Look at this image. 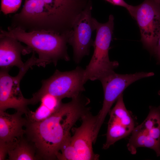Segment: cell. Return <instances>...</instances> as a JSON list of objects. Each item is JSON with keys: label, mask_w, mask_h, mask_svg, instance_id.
Wrapping results in <instances>:
<instances>
[{"label": "cell", "mask_w": 160, "mask_h": 160, "mask_svg": "<svg viewBox=\"0 0 160 160\" xmlns=\"http://www.w3.org/2000/svg\"><path fill=\"white\" fill-rule=\"evenodd\" d=\"M89 100L81 95L62 103L50 116L38 122L27 121L25 137L34 146L39 160L57 159L62 145L76 122L89 111Z\"/></svg>", "instance_id": "cell-1"}, {"label": "cell", "mask_w": 160, "mask_h": 160, "mask_svg": "<svg viewBox=\"0 0 160 160\" xmlns=\"http://www.w3.org/2000/svg\"><path fill=\"white\" fill-rule=\"evenodd\" d=\"M90 0H25L20 12L12 17L11 26L26 31H45L69 33L79 14Z\"/></svg>", "instance_id": "cell-2"}, {"label": "cell", "mask_w": 160, "mask_h": 160, "mask_svg": "<svg viewBox=\"0 0 160 160\" xmlns=\"http://www.w3.org/2000/svg\"><path fill=\"white\" fill-rule=\"evenodd\" d=\"M70 33L60 34L45 31L28 32L20 28L9 26L7 31L0 30V34L16 39L36 52L40 66L43 67L52 63L56 65L61 59L70 60L67 44Z\"/></svg>", "instance_id": "cell-3"}, {"label": "cell", "mask_w": 160, "mask_h": 160, "mask_svg": "<svg viewBox=\"0 0 160 160\" xmlns=\"http://www.w3.org/2000/svg\"><path fill=\"white\" fill-rule=\"evenodd\" d=\"M114 18L110 15L106 23H101L93 18L96 36L93 46L94 52L89 64L84 69V81L99 80L112 72L119 65L116 61H111L109 50L114 28Z\"/></svg>", "instance_id": "cell-4"}, {"label": "cell", "mask_w": 160, "mask_h": 160, "mask_svg": "<svg viewBox=\"0 0 160 160\" xmlns=\"http://www.w3.org/2000/svg\"><path fill=\"white\" fill-rule=\"evenodd\" d=\"M81 126L75 128L62 145L57 156L60 160H97L99 156L93 150L96 116L89 111L81 117Z\"/></svg>", "instance_id": "cell-5"}, {"label": "cell", "mask_w": 160, "mask_h": 160, "mask_svg": "<svg viewBox=\"0 0 160 160\" xmlns=\"http://www.w3.org/2000/svg\"><path fill=\"white\" fill-rule=\"evenodd\" d=\"M84 73V69L79 66L69 71L61 72L56 70L50 77L42 81L41 88L31 98L32 104L37 103L47 94L61 100L77 97L85 90Z\"/></svg>", "instance_id": "cell-6"}, {"label": "cell", "mask_w": 160, "mask_h": 160, "mask_svg": "<svg viewBox=\"0 0 160 160\" xmlns=\"http://www.w3.org/2000/svg\"><path fill=\"white\" fill-rule=\"evenodd\" d=\"M38 65V58L33 52L31 57L25 62L24 66L19 69V73L15 76L9 74V70L1 69L0 111L13 108L25 114L28 113L29 110L28 106L31 104V100L24 97L20 89V81L30 68Z\"/></svg>", "instance_id": "cell-7"}, {"label": "cell", "mask_w": 160, "mask_h": 160, "mask_svg": "<svg viewBox=\"0 0 160 160\" xmlns=\"http://www.w3.org/2000/svg\"><path fill=\"white\" fill-rule=\"evenodd\" d=\"M154 74L152 72H144L121 74L113 71L100 79L99 80L103 88L104 99L102 108L96 115L94 133L95 138H97L100 128L113 104L125 89L137 80L153 76Z\"/></svg>", "instance_id": "cell-8"}, {"label": "cell", "mask_w": 160, "mask_h": 160, "mask_svg": "<svg viewBox=\"0 0 160 160\" xmlns=\"http://www.w3.org/2000/svg\"><path fill=\"white\" fill-rule=\"evenodd\" d=\"M136 20L144 47L154 54L160 34V5L154 0H145L128 11Z\"/></svg>", "instance_id": "cell-9"}, {"label": "cell", "mask_w": 160, "mask_h": 160, "mask_svg": "<svg viewBox=\"0 0 160 160\" xmlns=\"http://www.w3.org/2000/svg\"><path fill=\"white\" fill-rule=\"evenodd\" d=\"M92 9L91 2L76 19L68 38V44L72 47L73 59L77 63L89 54L90 48L93 45L92 34L95 29Z\"/></svg>", "instance_id": "cell-10"}, {"label": "cell", "mask_w": 160, "mask_h": 160, "mask_svg": "<svg viewBox=\"0 0 160 160\" xmlns=\"http://www.w3.org/2000/svg\"><path fill=\"white\" fill-rule=\"evenodd\" d=\"M106 140L103 148L107 149L118 141L131 134L135 127V119L124 104L122 94L110 111Z\"/></svg>", "instance_id": "cell-11"}, {"label": "cell", "mask_w": 160, "mask_h": 160, "mask_svg": "<svg viewBox=\"0 0 160 160\" xmlns=\"http://www.w3.org/2000/svg\"><path fill=\"white\" fill-rule=\"evenodd\" d=\"M16 39L8 36L0 34V66L1 69H9L14 66L19 69L22 68L24 63L21 57L32 51L28 47L22 45Z\"/></svg>", "instance_id": "cell-12"}, {"label": "cell", "mask_w": 160, "mask_h": 160, "mask_svg": "<svg viewBox=\"0 0 160 160\" xmlns=\"http://www.w3.org/2000/svg\"><path fill=\"white\" fill-rule=\"evenodd\" d=\"M23 114L18 111L9 114L0 111V141L14 142L24 135L23 127L27 120L22 116Z\"/></svg>", "instance_id": "cell-13"}, {"label": "cell", "mask_w": 160, "mask_h": 160, "mask_svg": "<svg viewBox=\"0 0 160 160\" xmlns=\"http://www.w3.org/2000/svg\"><path fill=\"white\" fill-rule=\"evenodd\" d=\"M127 146L132 154L136 153L138 148L145 147L153 149L157 156H160V142L151 137L140 124L133 129Z\"/></svg>", "instance_id": "cell-14"}, {"label": "cell", "mask_w": 160, "mask_h": 160, "mask_svg": "<svg viewBox=\"0 0 160 160\" xmlns=\"http://www.w3.org/2000/svg\"><path fill=\"white\" fill-rule=\"evenodd\" d=\"M8 154L9 160H39L34 146L24 135L18 139Z\"/></svg>", "instance_id": "cell-15"}, {"label": "cell", "mask_w": 160, "mask_h": 160, "mask_svg": "<svg viewBox=\"0 0 160 160\" xmlns=\"http://www.w3.org/2000/svg\"><path fill=\"white\" fill-rule=\"evenodd\" d=\"M149 108L147 116L140 124L151 137L160 142V106Z\"/></svg>", "instance_id": "cell-16"}, {"label": "cell", "mask_w": 160, "mask_h": 160, "mask_svg": "<svg viewBox=\"0 0 160 160\" xmlns=\"http://www.w3.org/2000/svg\"><path fill=\"white\" fill-rule=\"evenodd\" d=\"M55 111L41 103L40 105L35 111L33 112L29 110L25 114V118L28 122H39L50 116Z\"/></svg>", "instance_id": "cell-17"}, {"label": "cell", "mask_w": 160, "mask_h": 160, "mask_svg": "<svg viewBox=\"0 0 160 160\" xmlns=\"http://www.w3.org/2000/svg\"><path fill=\"white\" fill-rule=\"evenodd\" d=\"M22 0H1V11L5 15L16 12L20 8Z\"/></svg>", "instance_id": "cell-18"}, {"label": "cell", "mask_w": 160, "mask_h": 160, "mask_svg": "<svg viewBox=\"0 0 160 160\" xmlns=\"http://www.w3.org/2000/svg\"><path fill=\"white\" fill-rule=\"evenodd\" d=\"M18 139L13 142L7 143L0 141V160H4L9 151L14 147Z\"/></svg>", "instance_id": "cell-19"}, {"label": "cell", "mask_w": 160, "mask_h": 160, "mask_svg": "<svg viewBox=\"0 0 160 160\" xmlns=\"http://www.w3.org/2000/svg\"><path fill=\"white\" fill-rule=\"evenodd\" d=\"M114 5L120 6L126 8L128 11L131 5L126 2L124 0H105Z\"/></svg>", "instance_id": "cell-20"}, {"label": "cell", "mask_w": 160, "mask_h": 160, "mask_svg": "<svg viewBox=\"0 0 160 160\" xmlns=\"http://www.w3.org/2000/svg\"><path fill=\"white\" fill-rule=\"evenodd\" d=\"M154 54L155 55L157 58L158 63L160 64V34L158 39Z\"/></svg>", "instance_id": "cell-21"}, {"label": "cell", "mask_w": 160, "mask_h": 160, "mask_svg": "<svg viewBox=\"0 0 160 160\" xmlns=\"http://www.w3.org/2000/svg\"><path fill=\"white\" fill-rule=\"evenodd\" d=\"M155 1L160 5V0H154Z\"/></svg>", "instance_id": "cell-22"}, {"label": "cell", "mask_w": 160, "mask_h": 160, "mask_svg": "<svg viewBox=\"0 0 160 160\" xmlns=\"http://www.w3.org/2000/svg\"><path fill=\"white\" fill-rule=\"evenodd\" d=\"M158 95H160V90H159L158 92Z\"/></svg>", "instance_id": "cell-23"}]
</instances>
